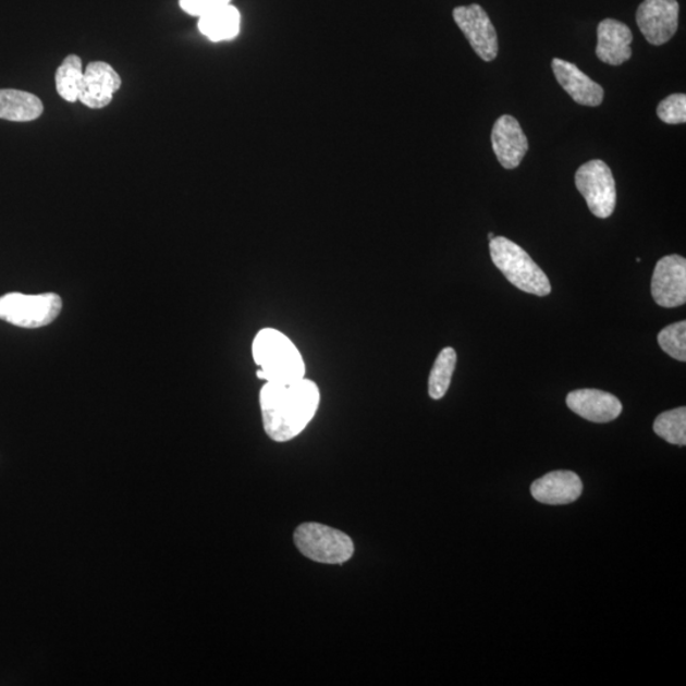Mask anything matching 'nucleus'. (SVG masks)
Returning a JSON list of instances; mask_svg holds the SVG:
<instances>
[{
	"instance_id": "1",
	"label": "nucleus",
	"mask_w": 686,
	"mask_h": 686,
	"mask_svg": "<svg viewBox=\"0 0 686 686\" xmlns=\"http://www.w3.org/2000/svg\"><path fill=\"white\" fill-rule=\"evenodd\" d=\"M319 400V389L311 380L267 381L259 393L266 433L278 442L293 440L316 416Z\"/></svg>"
},
{
	"instance_id": "2",
	"label": "nucleus",
	"mask_w": 686,
	"mask_h": 686,
	"mask_svg": "<svg viewBox=\"0 0 686 686\" xmlns=\"http://www.w3.org/2000/svg\"><path fill=\"white\" fill-rule=\"evenodd\" d=\"M252 354L259 368L258 379L289 383L305 376V364L299 350L284 333L272 328H265L257 333Z\"/></svg>"
},
{
	"instance_id": "3",
	"label": "nucleus",
	"mask_w": 686,
	"mask_h": 686,
	"mask_svg": "<svg viewBox=\"0 0 686 686\" xmlns=\"http://www.w3.org/2000/svg\"><path fill=\"white\" fill-rule=\"evenodd\" d=\"M490 250L494 266L511 284L537 296L551 294L552 286L547 274L518 244L505 236H494L490 242Z\"/></svg>"
},
{
	"instance_id": "4",
	"label": "nucleus",
	"mask_w": 686,
	"mask_h": 686,
	"mask_svg": "<svg viewBox=\"0 0 686 686\" xmlns=\"http://www.w3.org/2000/svg\"><path fill=\"white\" fill-rule=\"evenodd\" d=\"M294 543L307 559L324 564H342L354 555L347 534L318 523H304L294 532Z\"/></svg>"
},
{
	"instance_id": "5",
	"label": "nucleus",
	"mask_w": 686,
	"mask_h": 686,
	"mask_svg": "<svg viewBox=\"0 0 686 686\" xmlns=\"http://www.w3.org/2000/svg\"><path fill=\"white\" fill-rule=\"evenodd\" d=\"M63 301L53 293L25 295L10 293L0 297V319L22 328H40L56 320Z\"/></svg>"
},
{
	"instance_id": "6",
	"label": "nucleus",
	"mask_w": 686,
	"mask_h": 686,
	"mask_svg": "<svg viewBox=\"0 0 686 686\" xmlns=\"http://www.w3.org/2000/svg\"><path fill=\"white\" fill-rule=\"evenodd\" d=\"M576 187L585 197L595 217L607 219L615 210L616 186L609 166L600 159L590 160L578 168Z\"/></svg>"
},
{
	"instance_id": "7",
	"label": "nucleus",
	"mask_w": 686,
	"mask_h": 686,
	"mask_svg": "<svg viewBox=\"0 0 686 686\" xmlns=\"http://www.w3.org/2000/svg\"><path fill=\"white\" fill-rule=\"evenodd\" d=\"M453 17L480 59L492 61L498 57V33L482 7L479 4L456 7Z\"/></svg>"
},
{
	"instance_id": "8",
	"label": "nucleus",
	"mask_w": 686,
	"mask_h": 686,
	"mask_svg": "<svg viewBox=\"0 0 686 686\" xmlns=\"http://www.w3.org/2000/svg\"><path fill=\"white\" fill-rule=\"evenodd\" d=\"M651 293L663 308L682 307L686 302V259L678 255L665 256L654 267Z\"/></svg>"
},
{
	"instance_id": "9",
	"label": "nucleus",
	"mask_w": 686,
	"mask_h": 686,
	"mask_svg": "<svg viewBox=\"0 0 686 686\" xmlns=\"http://www.w3.org/2000/svg\"><path fill=\"white\" fill-rule=\"evenodd\" d=\"M636 20L648 42L666 44L678 27V3L676 0H645L638 7Z\"/></svg>"
},
{
	"instance_id": "10",
	"label": "nucleus",
	"mask_w": 686,
	"mask_h": 686,
	"mask_svg": "<svg viewBox=\"0 0 686 686\" xmlns=\"http://www.w3.org/2000/svg\"><path fill=\"white\" fill-rule=\"evenodd\" d=\"M120 87L119 73L103 61H94L84 69L79 101L89 109H103L112 102Z\"/></svg>"
},
{
	"instance_id": "11",
	"label": "nucleus",
	"mask_w": 686,
	"mask_h": 686,
	"mask_svg": "<svg viewBox=\"0 0 686 686\" xmlns=\"http://www.w3.org/2000/svg\"><path fill=\"white\" fill-rule=\"evenodd\" d=\"M491 140L495 157L506 170H514L520 166L529 150V143L520 124L510 114H503L495 121Z\"/></svg>"
},
{
	"instance_id": "12",
	"label": "nucleus",
	"mask_w": 686,
	"mask_h": 686,
	"mask_svg": "<svg viewBox=\"0 0 686 686\" xmlns=\"http://www.w3.org/2000/svg\"><path fill=\"white\" fill-rule=\"evenodd\" d=\"M566 402L572 412L595 424L614 421L623 411L615 395L599 389H578L567 395Z\"/></svg>"
},
{
	"instance_id": "13",
	"label": "nucleus",
	"mask_w": 686,
	"mask_h": 686,
	"mask_svg": "<svg viewBox=\"0 0 686 686\" xmlns=\"http://www.w3.org/2000/svg\"><path fill=\"white\" fill-rule=\"evenodd\" d=\"M584 485L575 471L548 473L531 485L532 498L546 505H568L583 494Z\"/></svg>"
},
{
	"instance_id": "14",
	"label": "nucleus",
	"mask_w": 686,
	"mask_h": 686,
	"mask_svg": "<svg viewBox=\"0 0 686 686\" xmlns=\"http://www.w3.org/2000/svg\"><path fill=\"white\" fill-rule=\"evenodd\" d=\"M552 69L556 81L575 102L597 107L604 99V89L569 61L553 59Z\"/></svg>"
},
{
	"instance_id": "15",
	"label": "nucleus",
	"mask_w": 686,
	"mask_h": 686,
	"mask_svg": "<svg viewBox=\"0 0 686 686\" xmlns=\"http://www.w3.org/2000/svg\"><path fill=\"white\" fill-rule=\"evenodd\" d=\"M632 30L625 23L607 19L598 26L597 56L610 65H621L632 57Z\"/></svg>"
},
{
	"instance_id": "16",
	"label": "nucleus",
	"mask_w": 686,
	"mask_h": 686,
	"mask_svg": "<svg viewBox=\"0 0 686 686\" xmlns=\"http://www.w3.org/2000/svg\"><path fill=\"white\" fill-rule=\"evenodd\" d=\"M198 29L212 42L233 40L241 30V13L226 4L198 17Z\"/></svg>"
},
{
	"instance_id": "17",
	"label": "nucleus",
	"mask_w": 686,
	"mask_h": 686,
	"mask_svg": "<svg viewBox=\"0 0 686 686\" xmlns=\"http://www.w3.org/2000/svg\"><path fill=\"white\" fill-rule=\"evenodd\" d=\"M41 99L25 90L0 89V119L15 122L34 121L41 117Z\"/></svg>"
},
{
	"instance_id": "18",
	"label": "nucleus",
	"mask_w": 686,
	"mask_h": 686,
	"mask_svg": "<svg viewBox=\"0 0 686 686\" xmlns=\"http://www.w3.org/2000/svg\"><path fill=\"white\" fill-rule=\"evenodd\" d=\"M83 73L82 60L76 56L66 57L58 68L56 73L57 90L64 101L71 103L79 101Z\"/></svg>"
},
{
	"instance_id": "19",
	"label": "nucleus",
	"mask_w": 686,
	"mask_h": 686,
	"mask_svg": "<svg viewBox=\"0 0 686 686\" xmlns=\"http://www.w3.org/2000/svg\"><path fill=\"white\" fill-rule=\"evenodd\" d=\"M455 366V350L453 347L442 350L432 366L429 378V394L432 400H441L448 393Z\"/></svg>"
},
{
	"instance_id": "20",
	"label": "nucleus",
	"mask_w": 686,
	"mask_h": 686,
	"mask_svg": "<svg viewBox=\"0 0 686 686\" xmlns=\"http://www.w3.org/2000/svg\"><path fill=\"white\" fill-rule=\"evenodd\" d=\"M653 431L669 444L686 445V408L678 407L663 412L654 419Z\"/></svg>"
},
{
	"instance_id": "21",
	"label": "nucleus",
	"mask_w": 686,
	"mask_h": 686,
	"mask_svg": "<svg viewBox=\"0 0 686 686\" xmlns=\"http://www.w3.org/2000/svg\"><path fill=\"white\" fill-rule=\"evenodd\" d=\"M659 345L677 362H686V322L670 324L659 333Z\"/></svg>"
},
{
	"instance_id": "22",
	"label": "nucleus",
	"mask_w": 686,
	"mask_h": 686,
	"mask_svg": "<svg viewBox=\"0 0 686 686\" xmlns=\"http://www.w3.org/2000/svg\"><path fill=\"white\" fill-rule=\"evenodd\" d=\"M658 114L661 121L669 125L685 124L686 121V96L683 94L671 95L663 99L658 107Z\"/></svg>"
},
{
	"instance_id": "23",
	"label": "nucleus",
	"mask_w": 686,
	"mask_h": 686,
	"mask_svg": "<svg viewBox=\"0 0 686 686\" xmlns=\"http://www.w3.org/2000/svg\"><path fill=\"white\" fill-rule=\"evenodd\" d=\"M226 4H231V0H180L182 10L195 15V17H201V15Z\"/></svg>"
},
{
	"instance_id": "24",
	"label": "nucleus",
	"mask_w": 686,
	"mask_h": 686,
	"mask_svg": "<svg viewBox=\"0 0 686 686\" xmlns=\"http://www.w3.org/2000/svg\"><path fill=\"white\" fill-rule=\"evenodd\" d=\"M488 238H490V241L493 240L494 238V234L493 233L488 234Z\"/></svg>"
}]
</instances>
